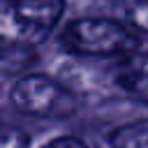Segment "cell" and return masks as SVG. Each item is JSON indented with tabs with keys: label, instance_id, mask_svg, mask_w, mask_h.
<instances>
[{
	"label": "cell",
	"instance_id": "cell-8",
	"mask_svg": "<svg viewBox=\"0 0 148 148\" xmlns=\"http://www.w3.org/2000/svg\"><path fill=\"white\" fill-rule=\"evenodd\" d=\"M42 148H88V146L76 136H58V139H51L49 143H44Z\"/></svg>",
	"mask_w": 148,
	"mask_h": 148
},
{
	"label": "cell",
	"instance_id": "cell-2",
	"mask_svg": "<svg viewBox=\"0 0 148 148\" xmlns=\"http://www.w3.org/2000/svg\"><path fill=\"white\" fill-rule=\"evenodd\" d=\"M65 0H0V37L5 49H32L60 23Z\"/></svg>",
	"mask_w": 148,
	"mask_h": 148
},
{
	"label": "cell",
	"instance_id": "cell-1",
	"mask_svg": "<svg viewBox=\"0 0 148 148\" xmlns=\"http://www.w3.org/2000/svg\"><path fill=\"white\" fill-rule=\"evenodd\" d=\"M60 44L88 58H130L139 49V32L125 21L106 16H83L69 21L60 32Z\"/></svg>",
	"mask_w": 148,
	"mask_h": 148
},
{
	"label": "cell",
	"instance_id": "cell-4",
	"mask_svg": "<svg viewBox=\"0 0 148 148\" xmlns=\"http://www.w3.org/2000/svg\"><path fill=\"white\" fill-rule=\"evenodd\" d=\"M118 86L136 102L148 104V53H132L116 72Z\"/></svg>",
	"mask_w": 148,
	"mask_h": 148
},
{
	"label": "cell",
	"instance_id": "cell-6",
	"mask_svg": "<svg viewBox=\"0 0 148 148\" xmlns=\"http://www.w3.org/2000/svg\"><path fill=\"white\" fill-rule=\"evenodd\" d=\"M123 18L139 35H148V0H125Z\"/></svg>",
	"mask_w": 148,
	"mask_h": 148
},
{
	"label": "cell",
	"instance_id": "cell-5",
	"mask_svg": "<svg viewBox=\"0 0 148 148\" xmlns=\"http://www.w3.org/2000/svg\"><path fill=\"white\" fill-rule=\"evenodd\" d=\"M109 148H148V118L118 125L109 134Z\"/></svg>",
	"mask_w": 148,
	"mask_h": 148
},
{
	"label": "cell",
	"instance_id": "cell-3",
	"mask_svg": "<svg viewBox=\"0 0 148 148\" xmlns=\"http://www.w3.org/2000/svg\"><path fill=\"white\" fill-rule=\"evenodd\" d=\"M9 104L30 118L60 120L76 113V95L46 74H23L9 88Z\"/></svg>",
	"mask_w": 148,
	"mask_h": 148
},
{
	"label": "cell",
	"instance_id": "cell-7",
	"mask_svg": "<svg viewBox=\"0 0 148 148\" xmlns=\"http://www.w3.org/2000/svg\"><path fill=\"white\" fill-rule=\"evenodd\" d=\"M2 148H30V139L21 127L7 125L2 132Z\"/></svg>",
	"mask_w": 148,
	"mask_h": 148
}]
</instances>
